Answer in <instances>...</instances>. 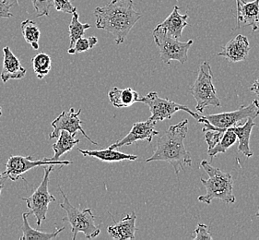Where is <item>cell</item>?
I'll use <instances>...</instances> for the list:
<instances>
[{
  "mask_svg": "<svg viewBox=\"0 0 259 240\" xmlns=\"http://www.w3.org/2000/svg\"><path fill=\"white\" fill-rule=\"evenodd\" d=\"M136 220L137 216L133 212L131 214H127L120 222L114 223L107 228V232L111 237L114 239L126 240L135 239Z\"/></svg>",
  "mask_w": 259,
  "mask_h": 240,
  "instance_id": "2e32d148",
  "label": "cell"
},
{
  "mask_svg": "<svg viewBox=\"0 0 259 240\" xmlns=\"http://www.w3.org/2000/svg\"><path fill=\"white\" fill-rule=\"evenodd\" d=\"M78 18H79V16H78L77 11H74L72 13L71 22L69 24V40H70V45H69V47H68V52L72 50L75 43L77 42L79 38L83 37L85 31L91 28V25L89 23H81L79 20H78Z\"/></svg>",
  "mask_w": 259,
  "mask_h": 240,
  "instance_id": "cb8c5ba5",
  "label": "cell"
},
{
  "mask_svg": "<svg viewBox=\"0 0 259 240\" xmlns=\"http://www.w3.org/2000/svg\"><path fill=\"white\" fill-rule=\"evenodd\" d=\"M110 102L116 108L130 107L140 100L139 93L132 88L119 89L113 87L108 93Z\"/></svg>",
  "mask_w": 259,
  "mask_h": 240,
  "instance_id": "ffe728a7",
  "label": "cell"
},
{
  "mask_svg": "<svg viewBox=\"0 0 259 240\" xmlns=\"http://www.w3.org/2000/svg\"><path fill=\"white\" fill-rule=\"evenodd\" d=\"M4 58L3 68L0 74L1 81L6 84L10 79H21L26 74V69L21 66L20 60L12 53L11 48L5 47L3 48Z\"/></svg>",
  "mask_w": 259,
  "mask_h": 240,
  "instance_id": "5bb4252c",
  "label": "cell"
},
{
  "mask_svg": "<svg viewBox=\"0 0 259 240\" xmlns=\"http://www.w3.org/2000/svg\"><path fill=\"white\" fill-rule=\"evenodd\" d=\"M78 151L84 156L94 157L101 161L108 163L121 162V161H135L139 157L133 154H126L124 152L116 151L115 149H104V150H82Z\"/></svg>",
  "mask_w": 259,
  "mask_h": 240,
  "instance_id": "ac0fdd59",
  "label": "cell"
},
{
  "mask_svg": "<svg viewBox=\"0 0 259 240\" xmlns=\"http://www.w3.org/2000/svg\"><path fill=\"white\" fill-rule=\"evenodd\" d=\"M212 79V69L209 63H201L197 79L190 88L192 96L197 101L196 109L199 113H203L208 106H221V101L216 94Z\"/></svg>",
  "mask_w": 259,
  "mask_h": 240,
  "instance_id": "5b68a950",
  "label": "cell"
},
{
  "mask_svg": "<svg viewBox=\"0 0 259 240\" xmlns=\"http://www.w3.org/2000/svg\"><path fill=\"white\" fill-rule=\"evenodd\" d=\"M98 43V39L95 36H91L89 38L81 37L77 42L75 43L72 50L68 52L70 55H75L78 53H83L88 51L90 49H93Z\"/></svg>",
  "mask_w": 259,
  "mask_h": 240,
  "instance_id": "4316f807",
  "label": "cell"
},
{
  "mask_svg": "<svg viewBox=\"0 0 259 240\" xmlns=\"http://www.w3.org/2000/svg\"><path fill=\"white\" fill-rule=\"evenodd\" d=\"M53 165L44 167V178L41 184L36 188V190L28 198H21L27 204V207L30 210L31 214H33L36 218V224L38 226L41 225V222L47 219V212L49 204L56 202V198L52 194L49 193V177L54 170Z\"/></svg>",
  "mask_w": 259,
  "mask_h": 240,
  "instance_id": "52a82bcc",
  "label": "cell"
},
{
  "mask_svg": "<svg viewBox=\"0 0 259 240\" xmlns=\"http://www.w3.org/2000/svg\"><path fill=\"white\" fill-rule=\"evenodd\" d=\"M73 164L70 161H50L48 158L41 160H33L32 156H11L6 164L5 172L2 173L3 178H9L12 181H17L24 173L30 171L32 168L45 166H69ZM24 181L25 178H21Z\"/></svg>",
  "mask_w": 259,
  "mask_h": 240,
  "instance_id": "30bf717a",
  "label": "cell"
},
{
  "mask_svg": "<svg viewBox=\"0 0 259 240\" xmlns=\"http://www.w3.org/2000/svg\"><path fill=\"white\" fill-rule=\"evenodd\" d=\"M1 115H2V109H1V106H0V117H1Z\"/></svg>",
  "mask_w": 259,
  "mask_h": 240,
  "instance_id": "e575fe53",
  "label": "cell"
},
{
  "mask_svg": "<svg viewBox=\"0 0 259 240\" xmlns=\"http://www.w3.org/2000/svg\"><path fill=\"white\" fill-rule=\"evenodd\" d=\"M96 28L112 33L115 44L124 42L132 28L140 21L141 14L134 9L133 0H112L94 11Z\"/></svg>",
  "mask_w": 259,
  "mask_h": 240,
  "instance_id": "6da1fadb",
  "label": "cell"
},
{
  "mask_svg": "<svg viewBox=\"0 0 259 240\" xmlns=\"http://www.w3.org/2000/svg\"><path fill=\"white\" fill-rule=\"evenodd\" d=\"M249 51L250 44L247 37L238 34L223 47V50L219 53L218 56L227 58L230 62H241L247 58Z\"/></svg>",
  "mask_w": 259,
  "mask_h": 240,
  "instance_id": "4fadbf2b",
  "label": "cell"
},
{
  "mask_svg": "<svg viewBox=\"0 0 259 240\" xmlns=\"http://www.w3.org/2000/svg\"><path fill=\"white\" fill-rule=\"evenodd\" d=\"M196 235L192 237L194 240H211L212 236L210 235V232L208 230L207 225L204 224L197 225V228L195 230Z\"/></svg>",
  "mask_w": 259,
  "mask_h": 240,
  "instance_id": "f546056e",
  "label": "cell"
},
{
  "mask_svg": "<svg viewBox=\"0 0 259 240\" xmlns=\"http://www.w3.org/2000/svg\"><path fill=\"white\" fill-rule=\"evenodd\" d=\"M79 139H75L74 136L69 132L62 131L58 136V140L56 143L53 144L54 156L48 158L50 161H59L63 154L71 151L74 147L79 143Z\"/></svg>",
  "mask_w": 259,
  "mask_h": 240,
  "instance_id": "7402d4cb",
  "label": "cell"
},
{
  "mask_svg": "<svg viewBox=\"0 0 259 240\" xmlns=\"http://www.w3.org/2000/svg\"><path fill=\"white\" fill-rule=\"evenodd\" d=\"M207 122L219 129L227 130L234 126L242 125L243 121L247 118L254 119L259 116L258 100H254L251 104L240 106L238 109L232 112H225L216 115H203Z\"/></svg>",
  "mask_w": 259,
  "mask_h": 240,
  "instance_id": "9c48e42d",
  "label": "cell"
},
{
  "mask_svg": "<svg viewBox=\"0 0 259 240\" xmlns=\"http://www.w3.org/2000/svg\"><path fill=\"white\" fill-rule=\"evenodd\" d=\"M188 132V120L185 119L177 125L169 127V129L159 137L157 147L152 156L148 158L146 162L164 161L171 165L175 173L178 175L185 167H190L192 157L187 151L184 141Z\"/></svg>",
  "mask_w": 259,
  "mask_h": 240,
  "instance_id": "7a4b0ae2",
  "label": "cell"
},
{
  "mask_svg": "<svg viewBox=\"0 0 259 240\" xmlns=\"http://www.w3.org/2000/svg\"><path fill=\"white\" fill-rule=\"evenodd\" d=\"M250 91L259 97V78H256L254 83L252 84V85L250 86Z\"/></svg>",
  "mask_w": 259,
  "mask_h": 240,
  "instance_id": "1f68e13d",
  "label": "cell"
},
{
  "mask_svg": "<svg viewBox=\"0 0 259 240\" xmlns=\"http://www.w3.org/2000/svg\"><path fill=\"white\" fill-rule=\"evenodd\" d=\"M237 29L240 28L241 22L244 26H251L253 31L259 29V0L246 2L245 0L236 11Z\"/></svg>",
  "mask_w": 259,
  "mask_h": 240,
  "instance_id": "9a60e30c",
  "label": "cell"
},
{
  "mask_svg": "<svg viewBox=\"0 0 259 240\" xmlns=\"http://www.w3.org/2000/svg\"><path fill=\"white\" fill-rule=\"evenodd\" d=\"M139 102H141L150 107L151 115L149 119L153 120L155 122L170 119L177 112L181 110L186 111L197 121L201 117V115L193 112L186 105H179L171 100L161 98L156 92H150L144 97L140 98Z\"/></svg>",
  "mask_w": 259,
  "mask_h": 240,
  "instance_id": "ba28073f",
  "label": "cell"
},
{
  "mask_svg": "<svg viewBox=\"0 0 259 240\" xmlns=\"http://www.w3.org/2000/svg\"><path fill=\"white\" fill-rule=\"evenodd\" d=\"M81 113V109L78 110V112H75V110L71 107L68 112L63 111L60 115L57 116L56 119L52 122L51 126L54 129L52 133L49 135V140H53L58 138L60 132L62 131H66L69 132L71 135L76 136L77 132L79 131L92 144L98 145L96 141H94L89 137L86 132L81 127L83 123L82 120L79 119V114Z\"/></svg>",
  "mask_w": 259,
  "mask_h": 240,
  "instance_id": "8fae6325",
  "label": "cell"
},
{
  "mask_svg": "<svg viewBox=\"0 0 259 240\" xmlns=\"http://www.w3.org/2000/svg\"><path fill=\"white\" fill-rule=\"evenodd\" d=\"M157 47L160 50V56L163 63H169L176 60L181 64H185L188 60V50L193 45V40H188L187 42H179L169 35L162 28L156 27L152 31Z\"/></svg>",
  "mask_w": 259,
  "mask_h": 240,
  "instance_id": "8992f818",
  "label": "cell"
},
{
  "mask_svg": "<svg viewBox=\"0 0 259 240\" xmlns=\"http://www.w3.org/2000/svg\"><path fill=\"white\" fill-rule=\"evenodd\" d=\"M255 126L256 124L254 123L252 118H247L245 120L244 124L229 128L237 136V140L239 141L238 151L243 153L244 156H246L247 158H250L254 155L253 151H251V149H250L249 142H250V137H251L253 128Z\"/></svg>",
  "mask_w": 259,
  "mask_h": 240,
  "instance_id": "d6986e66",
  "label": "cell"
},
{
  "mask_svg": "<svg viewBox=\"0 0 259 240\" xmlns=\"http://www.w3.org/2000/svg\"><path fill=\"white\" fill-rule=\"evenodd\" d=\"M52 3L57 11L72 14L74 11H77V8H75L69 0H52Z\"/></svg>",
  "mask_w": 259,
  "mask_h": 240,
  "instance_id": "f1b7e54d",
  "label": "cell"
},
{
  "mask_svg": "<svg viewBox=\"0 0 259 240\" xmlns=\"http://www.w3.org/2000/svg\"><path fill=\"white\" fill-rule=\"evenodd\" d=\"M235 1H236V6H237V10H238L239 8H240V6L243 3L244 0H235Z\"/></svg>",
  "mask_w": 259,
  "mask_h": 240,
  "instance_id": "836d02e7",
  "label": "cell"
},
{
  "mask_svg": "<svg viewBox=\"0 0 259 240\" xmlns=\"http://www.w3.org/2000/svg\"><path fill=\"white\" fill-rule=\"evenodd\" d=\"M187 19H188V15L187 14L181 15L179 13V7L177 5L175 6L174 11H171V14L158 26L162 28L171 37L179 39L182 36L183 30L187 26Z\"/></svg>",
  "mask_w": 259,
  "mask_h": 240,
  "instance_id": "e0dca14e",
  "label": "cell"
},
{
  "mask_svg": "<svg viewBox=\"0 0 259 240\" xmlns=\"http://www.w3.org/2000/svg\"><path fill=\"white\" fill-rule=\"evenodd\" d=\"M31 215V213H24L22 214V225L21 226L22 231V235L21 236V240H50L56 238L57 235H59L63 230H65V226L59 229H57L53 233H45L39 230L31 228V225L28 222V217Z\"/></svg>",
  "mask_w": 259,
  "mask_h": 240,
  "instance_id": "44dd1931",
  "label": "cell"
},
{
  "mask_svg": "<svg viewBox=\"0 0 259 240\" xmlns=\"http://www.w3.org/2000/svg\"><path fill=\"white\" fill-rule=\"evenodd\" d=\"M3 178L2 177V173L0 172V196H1V191H2V189L4 188V184L3 183H1V179Z\"/></svg>",
  "mask_w": 259,
  "mask_h": 240,
  "instance_id": "d6a6232c",
  "label": "cell"
},
{
  "mask_svg": "<svg viewBox=\"0 0 259 240\" xmlns=\"http://www.w3.org/2000/svg\"><path fill=\"white\" fill-rule=\"evenodd\" d=\"M256 216H257V217H258V218H259V209H258V212H257V213H256Z\"/></svg>",
  "mask_w": 259,
  "mask_h": 240,
  "instance_id": "d590c367",
  "label": "cell"
},
{
  "mask_svg": "<svg viewBox=\"0 0 259 240\" xmlns=\"http://www.w3.org/2000/svg\"><path fill=\"white\" fill-rule=\"evenodd\" d=\"M59 188L63 196V203L60 204V207L67 213V216L63 218V221L68 222L71 225L72 239H76L78 233H82L88 239L97 237L101 233V229L95 222L96 217L92 213V210L89 208L80 211L74 207L68 201L67 195L63 192L61 188Z\"/></svg>",
  "mask_w": 259,
  "mask_h": 240,
  "instance_id": "277c9868",
  "label": "cell"
},
{
  "mask_svg": "<svg viewBox=\"0 0 259 240\" xmlns=\"http://www.w3.org/2000/svg\"><path fill=\"white\" fill-rule=\"evenodd\" d=\"M12 7L13 4L9 0H0V19L13 17V14L11 12Z\"/></svg>",
  "mask_w": 259,
  "mask_h": 240,
  "instance_id": "4dcf8cb0",
  "label": "cell"
},
{
  "mask_svg": "<svg viewBox=\"0 0 259 240\" xmlns=\"http://www.w3.org/2000/svg\"><path fill=\"white\" fill-rule=\"evenodd\" d=\"M33 9L36 12V17L49 16L50 8L53 6L52 0H31Z\"/></svg>",
  "mask_w": 259,
  "mask_h": 240,
  "instance_id": "83f0119b",
  "label": "cell"
},
{
  "mask_svg": "<svg viewBox=\"0 0 259 240\" xmlns=\"http://www.w3.org/2000/svg\"><path fill=\"white\" fill-rule=\"evenodd\" d=\"M237 141V136L231 131L230 129H227L224 131L222 139L220 140L218 143L212 147L211 149L207 150L208 155L213 158V157L217 156L219 153H225L230 147L233 146V144Z\"/></svg>",
  "mask_w": 259,
  "mask_h": 240,
  "instance_id": "484cf974",
  "label": "cell"
},
{
  "mask_svg": "<svg viewBox=\"0 0 259 240\" xmlns=\"http://www.w3.org/2000/svg\"><path fill=\"white\" fill-rule=\"evenodd\" d=\"M21 32L25 41L31 45L34 50L39 49V40L41 37V31L36 23L31 20L22 21L21 24Z\"/></svg>",
  "mask_w": 259,
  "mask_h": 240,
  "instance_id": "603a6c76",
  "label": "cell"
},
{
  "mask_svg": "<svg viewBox=\"0 0 259 240\" xmlns=\"http://www.w3.org/2000/svg\"><path fill=\"white\" fill-rule=\"evenodd\" d=\"M155 121L148 119L145 122H136L127 135L122 140L110 145L109 149H117L120 147L128 146L136 141H146L150 143L155 136L159 135V131H156Z\"/></svg>",
  "mask_w": 259,
  "mask_h": 240,
  "instance_id": "7c38bea8",
  "label": "cell"
},
{
  "mask_svg": "<svg viewBox=\"0 0 259 240\" xmlns=\"http://www.w3.org/2000/svg\"><path fill=\"white\" fill-rule=\"evenodd\" d=\"M31 63L34 73L36 74L37 78L40 79L45 78L52 68V59L46 53H40L36 55L31 59Z\"/></svg>",
  "mask_w": 259,
  "mask_h": 240,
  "instance_id": "d4e9b609",
  "label": "cell"
},
{
  "mask_svg": "<svg viewBox=\"0 0 259 240\" xmlns=\"http://www.w3.org/2000/svg\"><path fill=\"white\" fill-rule=\"evenodd\" d=\"M200 166L208 175L207 179L200 178V181L205 186L207 193L198 197V202L210 204L213 199L218 198L223 203L233 204L236 202L233 195V179L231 174L223 172L219 168L213 167L207 160H203Z\"/></svg>",
  "mask_w": 259,
  "mask_h": 240,
  "instance_id": "3957f363",
  "label": "cell"
}]
</instances>
